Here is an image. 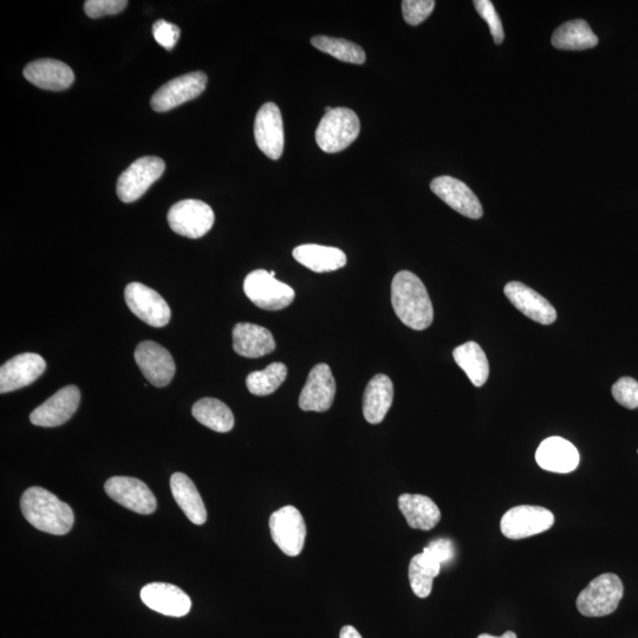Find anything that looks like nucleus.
Returning <instances> with one entry per match:
<instances>
[{
  "label": "nucleus",
  "mask_w": 638,
  "mask_h": 638,
  "mask_svg": "<svg viewBox=\"0 0 638 638\" xmlns=\"http://www.w3.org/2000/svg\"><path fill=\"white\" fill-rule=\"evenodd\" d=\"M624 595L621 578L603 574L592 581L577 598V609L585 617H603L615 613Z\"/></svg>",
  "instance_id": "4"
},
{
  "label": "nucleus",
  "mask_w": 638,
  "mask_h": 638,
  "mask_svg": "<svg viewBox=\"0 0 638 638\" xmlns=\"http://www.w3.org/2000/svg\"><path fill=\"white\" fill-rule=\"evenodd\" d=\"M153 36L162 48L171 51L179 41L180 29L179 26L160 19L153 25Z\"/></svg>",
  "instance_id": "38"
},
{
  "label": "nucleus",
  "mask_w": 638,
  "mask_h": 638,
  "mask_svg": "<svg viewBox=\"0 0 638 638\" xmlns=\"http://www.w3.org/2000/svg\"><path fill=\"white\" fill-rule=\"evenodd\" d=\"M614 399L628 409L638 408V382L633 377H621L611 389Z\"/></svg>",
  "instance_id": "35"
},
{
  "label": "nucleus",
  "mask_w": 638,
  "mask_h": 638,
  "mask_svg": "<svg viewBox=\"0 0 638 638\" xmlns=\"http://www.w3.org/2000/svg\"><path fill=\"white\" fill-rule=\"evenodd\" d=\"M504 292L513 307L523 312L532 321L543 325H550L556 322V309L553 308L548 299L539 295L537 291L532 290L529 286L519 282H511L505 286Z\"/></svg>",
  "instance_id": "20"
},
{
  "label": "nucleus",
  "mask_w": 638,
  "mask_h": 638,
  "mask_svg": "<svg viewBox=\"0 0 638 638\" xmlns=\"http://www.w3.org/2000/svg\"><path fill=\"white\" fill-rule=\"evenodd\" d=\"M171 491L175 501L186 517L195 525H204L207 511L193 481L184 473H174L171 478Z\"/></svg>",
  "instance_id": "27"
},
{
  "label": "nucleus",
  "mask_w": 638,
  "mask_h": 638,
  "mask_svg": "<svg viewBox=\"0 0 638 638\" xmlns=\"http://www.w3.org/2000/svg\"><path fill=\"white\" fill-rule=\"evenodd\" d=\"M288 376V368L283 363H271L264 370L253 371L246 379L249 392L256 396H268L282 386Z\"/></svg>",
  "instance_id": "32"
},
{
  "label": "nucleus",
  "mask_w": 638,
  "mask_h": 638,
  "mask_svg": "<svg viewBox=\"0 0 638 638\" xmlns=\"http://www.w3.org/2000/svg\"><path fill=\"white\" fill-rule=\"evenodd\" d=\"M270 273H271L272 277H276V272L275 271H271Z\"/></svg>",
  "instance_id": "42"
},
{
  "label": "nucleus",
  "mask_w": 638,
  "mask_h": 638,
  "mask_svg": "<svg viewBox=\"0 0 638 638\" xmlns=\"http://www.w3.org/2000/svg\"><path fill=\"white\" fill-rule=\"evenodd\" d=\"M21 509L24 518L39 531L64 536L73 529L71 507L42 487H31L23 493Z\"/></svg>",
  "instance_id": "2"
},
{
  "label": "nucleus",
  "mask_w": 638,
  "mask_h": 638,
  "mask_svg": "<svg viewBox=\"0 0 638 638\" xmlns=\"http://www.w3.org/2000/svg\"><path fill=\"white\" fill-rule=\"evenodd\" d=\"M233 349L240 356L259 358L273 353L275 338L271 331L252 323H238L233 328Z\"/></svg>",
  "instance_id": "23"
},
{
  "label": "nucleus",
  "mask_w": 638,
  "mask_h": 638,
  "mask_svg": "<svg viewBox=\"0 0 638 638\" xmlns=\"http://www.w3.org/2000/svg\"><path fill=\"white\" fill-rule=\"evenodd\" d=\"M434 0H405L402 2L403 18L409 25H419L431 16Z\"/></svg>",
  "instance_id": "36"
},
{
  "label": "nucleus",
  "mask_w": 638,
  "mask_h": 638,
  "mask_svg": "<svg viewBox=\"0 0 638 638\" xmlns=\"http://www.w3.org/2000/svg\"><path fill=\"white\" fill-rule=\"evenodd\" d=\"M551 42L559 50L581 51L597 47L598 37L587 22L575 19L559 26Z\"/></svg>",
  "instance_id": "28"
},
{
  "label": "nucleus",
  "mask_w": 638,
  "mask_h": 638,
  "mask_svg": "<svg viewBox=\"0 0 638 638\" xmlns=\"http://www.w3.org/2000/svg\"><path fill=\"white\" fill-rule=\"evenodd\" d=\"M294 258L311 271L322 273L344 268L347 256L337 247L307 244L296 247Z\"/></svg>",
  "instance_id": "26"
},
{
  "label": "nucleus",
  "mask_w": 638,
  "mask_h": 638,
  "mask_svg": "<svg viewBox=\"0 0 638 638\" xmlns=\"http://www.w3.org/2000/svg\"><path fill=\"white\" fill-rule=\"evenodd\" d=\"M255 139L257 146L268 158L278 160L284 151V125L277 104L265 103L256 116Z\"/></svg>",
  "instance_id": "16"
},
{
  "label": "nucleus",
  "mask_w": 638,
  "mask_h": 638,
  "mask_svg": "<svg viewBox=\"0 0 638 638\" xmlns=\"http://www.w3.org/2000/svg\"><path fill=\"white\" fill-rule=\"evenodd\" d=\"M192 414L201 425L217 433H229L234 427L232 410L213 397H205L194 403Z\"/></svg>",
  "instance_id": "30"
},
{
  "label": "nucleus",
  "mask_w": 638,
  "mask_h": 638,
  "mask_svg": "<svg viewBox=\"0 0 638 638\" xmlns=\"http://www.w3.org/2000/svg\"><path fill=\"white\" fill-rule=\"evenodd\" d=\"M141 600L156 613L182 617L190 613L191 598L180 588L167 583H151L141 590Z\"/></svg>",
  "instance_id": "19"
},
{
  "label": "nucleus",
  "mask_w": 638,
  "mask_h": 638,
  "mask_svg": "<svg viewBox=\"0 0 638 638\" xmlns=\"http://www.w3.org/2000/svg\"><path fill=\"white\" fill-rule=\"evenodd\" d=\"M474 6L480 17L488 24L494 43H503L505 38L503 23H501V19L496 9H494L493 3L490 2V0H475Z\"/></svg>",
  "instance_id": "34"
},
{
  "label": "nucleus",
  "mask_w": 638,
  "mask_h": 638,
  "mask_svg": "<svg viewBox=\"0 0 638 638\" xmlns=\"http://www.w3.org/2000/svg\"><path fill=\"white\" fill-rule=\"evenodd\" d=\"M423 551H426L428 555H431L441 565L452 562L455 556L454 544L451 539L447 538L433 540Z\"/></svg>",
  "instance_id": "39"
},
{
  "label": "nucleus",
  "mask_w": 638,
  "mask_h": 638,
  "mask_svg": "<svg viewBox=\"0 0 638 638\" xmlns=\"http://www.w3.org/2000/svg\"><path fill=\"white\" fill-rule=\"evenodd\" d=\"M442 565L422 551L412 558L409 564V582L414 594L419 598H427L433 590L435 577H438Z\"/></svg>",
  "instance_id": "31"
},
{
  "label": "nucleus",
  "mask_w": 638,
  "mask_h": 638,
  "mask_svg": "<svg viewBox=\"0 0 638 638\" xmlns=\"http://www.w3.org/2000/svg\"><path fill=\"white\" fill-rule=\"evenodd\" d=\"M165 169V161L158 156H143L133 162L117 180L120 200L126 204L139 200L162 177Z\"/></svg>",
  "instance_id": "6"
},
{
  "label": "nucleus",
  "mask_w": 638,
  "mask_h": 638,
  "mask_svg": "<svg viewBox=\"0 0 638 638\" xmlns=\"http://www.w3.org/2000/svg\"><path fill=\"white\" fill-rule=\"evenodd\" d=\"M81 393L76 386H67L58 390L43 405L37 407L30 415L35 426L52 428L64 425L76 413L80 406Z\"/></svg>",
  "instance_id": "15"
},
{
  "label": "nucleus",
  "mask_w": 638,
  "mask_h": 638,
  "mask_svg": "<svg viewBox=\"0 0 638 638\" xmlns=\"http://www.w3.org/2000/svg\"><path fill=\"white\" fill-rule=\"evenodd\" d=\"M454 361L465 371L468 379L475 387H483L490 375V364L480 345L467 342L453 351Z\"/></svg>",
  "instance_id": "29"
},
{
  "label": "nucleus",
  "mask_w": 638,
  "mask_h": 638,
  "mask_svg": "<svg viewBox=\"0 0 638 638\" xmlns=\"http://www.w3.org/2000/svg\"><path fill=\"white\" fill-rule=\"evenodd\" d=\"M399 509L414 530H432L441 520L438 505L422 494H402L399 498Z\"/></svg>",
  "instance_id": "25"
},
{
  "label": "nucleus",
  "mask_w": 638,
  "mask_h": 638,
  "mask_svg": "<svg viewBox=\"0 0 638 638\" xmlns=\"http://www.w3.org/2000/svg\"><path fill=\"white\" fill-rule=\"evenodd\" d=\"M392 304L400 321L413 330H426L434 321V309L425 284L413 272L401 271L393 279Z\"/></svg>",
  "instance_id": "1"
},
{
  "label": "nucleus",
  "mask_w": 638,
  "mask_h": 638,
  "mask_svg": "<svg viewBox=\"0 0 638 638\" xmlns=\"http://www.w3.org/2000/svg\"><path fill=\"white\" fill-rule=\"evenodd\" d=\"M360 119L353 110L334 108L325 113L316 130V142L325 153H338L348 148L360 135Z\"/></svg>",
  "instance_id": "3"
},
{
  "label": "nucleus",
  "mask_w": 638,
  "mask_h": 638,
  "mask_svg": "<svg viewBox=\"0 0 638 638\" xmlns=\"http://www.w3.org/2000/svg\"><path fill=\"white\" fill-rule=\"evenodd\" d=\"M104 490L117 504L135 513L152 514L158 507L153 492L143 481L136 478H110L104 485Z\"/></svg>",
  "instance_id": "12"
},
{
  "label": "nucleus",
  "mask_w": 638,
  "mask_h": 638,
  "mask_svg": "<svg viewBox=\"0 0 638 638\" xmlns=\"http://www.w3.org/2000/svg\"><path fill=\"white\" fill-rule=\"evenodd\" d=\"M47 363L38 354L17 355L0 368V393L6 394L28 387L43 375Z\"/></svg>",
  "instance_id": "18"
},
{
  "label": "nucleus",
  "mask_w": 638,
  "mask_h": 638,
  "mask_svg": "<svg viewBox=\"0 0 638 638\" xmlns=\"http://www.w3.org/2000/svg\"><path fill=\"white\" fill-rule=\"evenodd\" d=\"M126 0H88L84 3V11L89 18L97 19L113 16L127 8Z\"/></svg>",
  "instance_id": "37"
},
{
  "label": "nucleus",
  "mask_w": 638,
  "mask_h": 638,
  "mask_svg": "<svg viewBox=\"0 0 638 638\" xmlns=\"http://www.w3.org/2000/svg\"><path fill=\"white\" fill-rule=\"evenodd\" d=\"M336 382L328 364H317L308 376L299 396V408L304 412H327L334 403Z\"/></svg>",
  "instance_id": "14"
},
{
  "label": "nucleus",
  "mask_w": 638,
  "mask_h": 638,
  "mask_svg": "<svg viewBox=\"0 0 638 638\" xmlns=\"http://www.w3.org/2000/svg\"><path fill=\"white\" fill-rule=\"evenodd\" d=\"M206 86L207 76L201 71L174 78L156 90L151 101L152 108L158 113L169 112L181 104L197 99L204 93Z\"/></svg>",
  "instance_id": "11"
},
{
  "label": "nucleus",
  "mask_w": 638,
  "mask_h": 638,
  "mask_svg": "<svg viewBox=\"0 0 638 638\" xmlns=\"http://www.w3.org/2000/svg\"><path fill=\"white\" fill-rule=\"evenodd\" d=\"M340 638H363L358 631L351 626H345L341 630Z\"/></svg>",
  "instance_id": "40"
},
{
  "label": "nucleus",
  "mask_w": 638,
  "mask_h": 638,
  "mask_svg": "<svg viewBox=\"0 0 638 638\" xmlns=\"http://www.w3.org/2000/svg\"><path fill=\"white\" fill-rule=\"evenodd\" d=\"M244 292L256 307L270 311L289 307L296 296L291 286L279 282L265 270L253 271L245 278Z\"/></svg>",
  "instance_id": "5"
},
{
  "label": "nucleus",
  "mask_w": 638,
  "mask_h": 638,
  "mask_svg": "<svg viewBox=\"0 0 638 638\" xmlns=\"http://www.w3.org/2000/svg\"><path fill=\"white\" fill-rule=\"evenodd\" d=\"M555 524L553 513L540 506L522 505L507 511L500 522L506 538L518 540L539 535Z\"/></svg>",
  "instance_id": "8"
},
{
  "label": "nucleus",
  "mask_w": 638,
  "mask_h": 638,
  "mask_svg": "<svg viewBox=\"0 0 638 638\" xmlns=\"http://www.w3.org/2000/svg\"><path fill=\"white\" fill-rule=\"evenodd\" d=\"M311 43L316 49L342 62L351 64H363L366 62V52H364L360 45L345 41V39L316 36L311 39Z\"/></svg>",
  "instance_id": "33"
},
{
  "label": "nucleus",
  "mask_w": 638,
  "mask_h": 638,
  "mask_svg": "<svg viewBox=\"0 0 638 638\" xmlns=\"http://www.w3.org/2000/svg\"><path fill=\"white\" fill-rule=\"evenodd\" d=\"M269 525L273 542L286 556L301 555L307 538V526L296 507L285 506L277 510L270 517Z\"/></svg>",
  "instance_id": "9"
},
{
  "label": "nucleus",
  "mask_w": 638,
  "mask_h": 638,
  "mask_svg": "<svg viewBox=\"0 0 638 638\" xmlns=\"http://www.w3.org/2000/svg\"><path fill=\"white\" fill-rule=\"evenodd\" d=\"M637 453H638V449H637Z\"/></svg>",
  "instance_id": "43"
},
{
  "label": "nucleus",
  "mask_w": 638,
  "mask_h": 638,
  "mask_svg": "<svg viewBox=\"0 0 638 638\" xmlns=\"http://www.w3.org/2000/svg\"><path fill=\"white\" fill-rule=\"evenodd\" d=\"M394 401V384L387 375H375L363 396V415L371 425H379L386 418Z\"/></svg>",
  "instance_id": "24"
},
{
  "label": "nucleus",
  "mask_w": 638,
  "mask_h": 638,
  "mask_svg": "<svg viewBox=\"0 0 638 638\" xmlns=\"http://www.w3.org/2000/svg\"><path fill=\"white\" fill-rule=\"evenodd\" d=\"M431 190L449 207L461 216L480 219L484 216L483 206L470 187L452 177H439L432 181Z\"/></svg>",
  "instance_id": "17"
},
{
  "label": "nucleus",
  "mask_w": 638,
  "mask_h": 638,
  "mask_svg": "<svg viewBox=\"0 0 638 638\" xmlns=\"http://www.w3.org/2000/svg\"><path fill=\"white\" fill-rule=\"evenodd\" d=\"M130 311L153 328H164L171 321V308L155 290L141 283H130L125 290Z\"/></svg>",
  "instance_id": "10"
},
{
  "label": "nucleus",
  "mask_w": 638,
  "mask_h": 638,
  "mask_svg": "<svg viewBox=\"0 0 638 638\" xmlns=\"http://www.w3.org/2000/svg\"><path fill=\"white\" fill-rule=\"evenodd\" d=\"M167 219L175 233L182 237L199 239L210 232L216 216L204 201L188 199L173 205Z\"/></svg>",
  "instance_id": "7"
},
{
  "label": "nucleus",
  "mask_w": 638,
  "mask_h": 638,
  "mask_svg": "<svg viewBox=\"0 0 638 638\" xmlns=\"http://www.w3.org/2000/svg\"><path fill=\"white\" fill-rule=\"evenodd\" d=\"M478 638H517V635L513 633V631H506L503 636L496 637L488 634H481Z\"/></svg>",
  "instance_id": "41"
},
{
  "label": "nucleus",
  "mask_w": 638,
  "mask_h": 638,
  "mask_svg": "<svg viewBox=\"0 0 638 638\" xmlns=\"http://www.w3.org/2000/svg\"><path fill=\"white\" fill-rule=\"evenodd\" d=\"M536 460L545 471L565 474L576 470L579 465V453L570 441L552 436L540 444Z\"/></svg>",
  "instance_id": "21"
},
{
  "label": "nucleus",
  "mask_w": 638,
  "mask_h": 638,
  "mask_svg": "<svg viewBox=\"0 0 638 638\" xmlns=\"http://www.w3.org/2000/svg\"><path fill=\"white\" fill-rule=\"evenodd\" d=\"M135 361L143 376L159 388L168 386L177 370L171 353L152 341L142 342L136 347Z\"/></svg>",
  "instance_id": "13"
},
{
  "label": "nucleus",
  "mask_w": 638,
  "mask_h": 638,
  "mask_svg": "<svg viewBox=\"0 0 638 638\" xmlns=\"http://www.w3.org/2000/svg\"><path fill=\"white\" fill-rule=\"evenodd\" d=\"M24 77L34 86L61 91L73 86L75 75L69 65L57 60H38L26 65Z\"/></svg>",
  "instance_id": "22"
}]
</instances>
